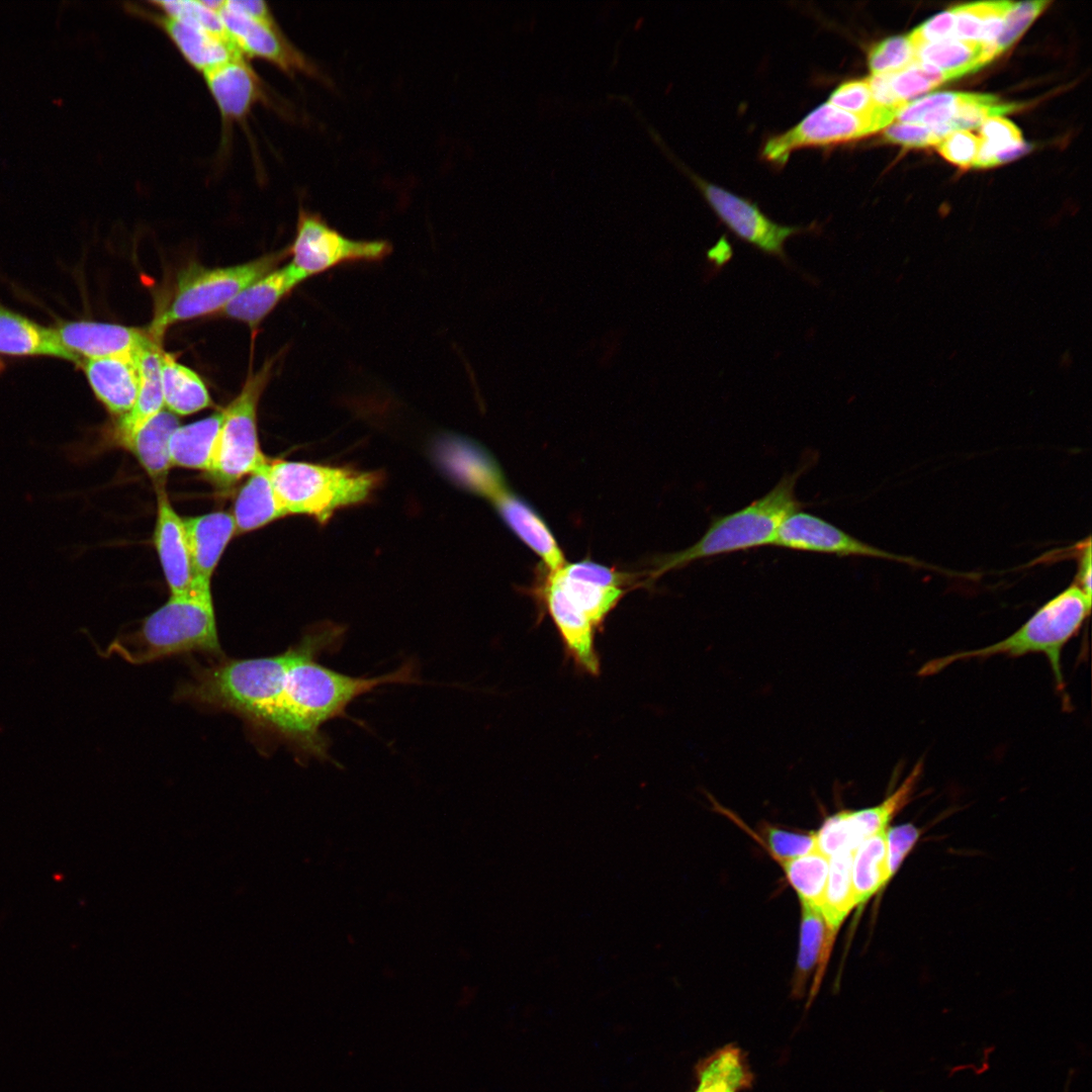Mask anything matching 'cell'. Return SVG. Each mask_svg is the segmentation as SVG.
Instances as JSON below:
<instances>
[{
  "mask_svg": "<svg viewBox=\"0 0 1092 1092\" xmlns=\"http://www.w3.org/2000/svg\"><path fill=\"white\" fill-rule=\"evenodd\" d=\"M345 628L322 623L280 654L260 731L287 744L301 759H327L329 742L322 726L347 717L348 705L359 696L387 684H420L415 665L375 677H353L320 664L316 658L338 649Z\"/></svg>",
  "mask_w": 1092,
  "mask_h": 1092,
  "instance_id": "6da1fadb",
  "label": "cell"
},
{
  "mask_svg": "<svg viewBox=\"0 0 1092 1092\" xmlns=\"http://www.w3.org/2000/svg\"><path fill=\"white\" fill-rule=\"evenodd\" d=\"M813 462L815 458L809 456L761 497L740 510L714 517L693 545L654 559L649 577L654 579L705 558L772 545L785 519L803 507L796 496V486Z\"/></svg>",
  "mask_w": 1092,
  "mask_h": 1092,
  "instance_id": "7a4b0ae2",
  "label": "cell"
},
{
  "mask_svg": "<svg viewBox=\"0 0 1092 1092\" xmlns=\"http://www.w3.org/2000/svg\"><path fill=\"white\" fill-rule=\"evenodd\" d=\"M111 649L132 664L190 652L223 657L210 582L197 581L186 594L170 595L138 629L115 639Z\"/></svg>",
  "mask_w": 1092,
  "mask_h": 1092,
  "instance_id": "3957f363",
  "label": "cell"
},
{
  "mask_svg": "<svg viewBox=\"0 0 1092 1092\" xmlns=\"http://www.w3.org/2000/svg\"><path fill=\"white\" fill-rule=\"evenodd\" d=\"M1090 612L1091 597L1076 583H1072L1041 606L1010 636L989 646L933 658L921 666L918 674L933 675L960 661L998 655L1019 657L1039 653L1050 662L1057 689L1064 692L1062 652L1066 644L1078 634Z\"/></svg>",
  "mask_w": 1092,
  "mask_h": 1092,
  "instance_id": "277c9868",
  "label": "cell"
},
{
  "mask_svg": "<svg viewBox=\"0 0 1092 1092\" xmlns=\"http://www.w3.org/2000/svg\"><path fill=\"white\" fill-rule=\"evenodd\" d=\"M267 473L286 516L307 515L320 523L368 499L382 478L378 472L287 460H268Z\"/></svg>",
  "mask_w": 1092,
  "mask_h": 1092,
  "instance_id": "5b68a950",
  "label": "cell"
},
{
  "mask_svg": "<svg viewBox=\"0 0 1092 1092\" xmlns=\"http://www.w3.org/2000/svg\"><path fill=\"white\" fill-rule=\"evenodd\" d=\"M288 254L289 250L285 249L231 267L188 266L179 275L172 300L156 316L150 334L160 341L172 324L223 309L247 286L276 269Z\"/></svg>",
  "mask_w": 1092,
  "mask_h": 1092,
  "instance_id": "8992f818",
  "label": "cell"
},
{
  "mask_svg": "<svg viewBox=\"0 0 1092 1092\" xmlns=\"http://www.w3.org/2000/svg\"><path fill=\"white\" fill-rule=\"evenodd\" d=\"M269 368L252 374L243 389L225 407L216 441L210 478L222 488L250 475L268 459L262 453L257 432L259 398L268 379Z\"/></svg>",
  "mask_w": 1092,
  "mask_h": 1092,
  "instance_id": "52a82bcc",
  "label": "cell"
},
{
  "mask_svg": "<svg viewBox=\"0 0 1092 1092\" xmlns=\"http://www.w3.org/2000/svg\"><path fill=\"white\" fill-rule=\"evenodd\" d=\"M896 116L897 111L884 107L862 116L824 103L789 130L769 139L762 148V158L784 165L798 149L857 140L886 128Z\"/></svg>",
  "mask_w": 1092,
  "mask_h": 1092,
  "instance_id": "ba28073f",
  "label": "cell"
},
{
  "mask_svg": "<svg viewBox=\"0 0 1092 1092\" xmlns=\"http://www.w3.org/2000/svg\"><path fill=\"white\" fill-rule=\"evenodd\" d=\"M288 250L292 256L290 263L306 279L345 263L380 261L391 253L392 247L387 241L347 238L318 213L301 208L295 238Z\"/></svg>",
  "mask_w": 1092,
  "mask_h": 1092,
  "instance_id": "9c48e42d",
  "label": "cell"
},
{
  "mask_svg": "<svg viewBox=\"0 0 1092 1092\" xmlns=\"http://www.w3.org/2000/svg\"><path fill=\"white\" fill-rule=\"evenodd\" d=\"M693 181L706 201L726 226L740 240L762 253L788 262L786 241L796 235L812 232L814 226L783 225L767 217L758 206L722 187L698 176Z\"/></svg>",
  "mask_w": 1092,
  "mask_h": 1092,
  "instance_id": "30bf717a",
  "label": "cell"
},
{
  "mask_svg": "<svg viewBox=\"0 0 1092 1092\" xmlns=\"http://www.w3.org/2000/svg\"><path fill=\"white\" fill-rule=\"evenodd\" d=\"M218 14L230 41L244 58L266 61L286 74L302 72L323 79L317 67L281 31L275 20L253 18L221 1Z\"/></svg>",
  "mask_w": 1092,
  "mask_h": 1092,
  "instance_id": "8fae6325",
  "label": "cell"
},
{
  "mask_svg": "<svg viewBox=\"0 0 1092 1092\" xmlns=\"http://www.w3.org/2000/svg\"><path fill=\"white\" fill-rule=\"evenodd\" d=\"M772 546L794 551L831 554L839 557H875L911 565H923L914 558L887 552L868 544L822 518L798 510L780 526Z\"/></svg>",
  "mask_w": 1092,
  "mask_h": 1092,
  "instance_id": "7c38bea8",
  "label": "cell"
},
{
  "mask_svg": "<svg viewBox=\"0 0 1092 1092\" xmlns=\"http://www.w3.org/2000/svg\"><path fill=\"white\" fill-rule=\"evenodd\" d=\"M55 329L61 343L77 364L86 360L136 354L152 342H160L149 330L117 324L66 321Z\"/></svg>",
  "mask_w": 1092,
  "mask_h": 1092,
  "instance_id": "4fadbf2b",
  "label": "cell"
},
{
  "mask_svg": "<svg viewBox=\"0 0 1092 1092\" xmlns=\"http://www.w3.org/2000/svg\"><path fill=\"white\" fill-rule=\"evenodd\" d=\"M202 75L225 127L244 120L256 104L269 100L263 82L243 56Z\"/></svg>",
  "mask_w": 1092,
  "mask_h": 1092,
  "instance_id": "5bb4252c",
  "label": "cell"
},
{
  "mask_svg": "<svg viewBox=\"0 0 1092 1092\" xmlns=\"http://www.w3.org/2000/svg\"><path fill=\"white\" fill-rule=\"evenodd\" d=\"M154 544L170 595H183L197 582L191 563L183 519L175 512L163 487L158 488Z\"/></svg>",
  "mask_w": 1092,
  "mask_h": 1092,
  "instance_id": "9a60e30c",
  "label": "cell"
},
{
  "mask_svg": "<svg viewBox=\"0 0 1092 1092\" xmlns=\"http://www.w3.org/2000/svg\"><path fill=\"white\" fill-rule=\"evenodd\" d=\"M564 644L567 654L584 672L598 675L601 662L596 650L594 625L565 600L558 587L545 575L536 589Z\"/></svg>",
  "mask_w": 1092,
  "mask_h": 1092,
  "instance_id": "2e32d148",
  "label": "cell"
},
{
  "mask_svg": "<svg viewBox=\"0 0 1092 1092\" xmlns=\"http://www.w3.org/2000/svg\"><path fill=\"white\" fill-rule=\"evenodd\" d=\"M79 365L108 413L119 419L132 408L140 385L135 354L86 360Z\"/></svg>",
  "mask_w": 1092,
  "mask_h": 1092,
  "instance_id": "e0dca14e",
  "label": "cell"
},
{
  "mask_svg": "<svg viewBox=\"0 0 1092 1092\" xmlns=\"http://www.w3.org/2000/svg\"><path fill=\"white\" fill-rule=\"evenodd\" d=\"M130 9L158 25L175 44L185 61L202 74L242 56L230 40L211 35L159 11L153 12L142 7H130Z\"/></svg>",
  "mask_w": 1092,
  "mask_h": 1092,
  "instance_id": "ac0fdd59",
  "label": "cell"
},
{
  "mask_svg": "<svg viewBox=\"0 0 1092 1092\" xmlns=\"http://www.w3.org/2000/svg\"><path fill=\"white\" fill-rule=\"evenodd\" d=\"M853 853L854 849H844L833 854L829 859L828 880L820 909L826 935L810 992L811 1000L818 992L837 932L847 915L855 908L851 880Z\"/></svg>",
  "mask_w": 1092,
  "mask_h": 1092,
  "instance_id": "d6986e66",
  "label": "cell"
},
{
  "mask_svg": "<svg viewBox=\"0 0 1092 1092\" xmlns=\"http://www.w3.org/2000/svg\"><path fill=\"white\" fill-rule=\"evenodd\" d=\"M490 500L508 527L542 559L548 571L554 572L566 563L547 524L530 504L509 488Z\"/></svg>",
  "mask_w": 1092,
  "mask_h": 1092,
  "instance_id": "ffe728a7",
  "label": "cell"
},
{
  "mask_svg": "<svg viewBox=\"0 0 1092 1092\" xmlns=\"http://www.w3.org/2000/svg\"><path fill=\"white\" fill-rule=\"evenodd\" d=\"M162 351L155 341L135 354L140 373L138 395L132 408L116 419L111 439L122 445L148 420L163 410L164 398L161 382Z\"/></svg>",
  "mask_w": 1092,
  "mask_h": 1092,
  "instance_id": "44dd1931",
  "label": "cell"
},
{
  "mask_svg": "<svg viewBox=\"0 0 1092 1092\" xmlns=\"http://www.w3.org/2000/svg\"><path fill=\"white\" fill-rule=\"evenodd\" d=\"M196 580L210 582L212 573L233 536L232 514L212 512L183 519Z\"/></svg>",
  "mask_w": 1092,
  "mask_h": 1092,
  "instance_id": "7402d4cb",
  "label": "cell"
},
{
  "mask_svg": "<svg viewBox=\"0 0 1092 1092\" xmlns=\"http://www.w3.org/2000/svg\"><path fill=\"white\" fill-rule=\"evenodd\" d=\"M0 355L10 357H54L74 362L55 328L34 321L0 304Z\"/></svg>",
  "mask_w": 1092,
  "mask_h": 1092,
  "instance_id": "603a6c76",
  "label": "cell"
},
{
  "mask_svg": "<svg viewBox=\"0 0 1092 1092\" xmlns=\"http://www.w3.org/2000/svg\"><path fill=\"white\" fill-rule=\"evenodd\" d=\"M305 277L291 264L274 269L242 290L222 309L234 320L256 327Z\"/></svg>",
  "mask_w": 1092,
  "mask_h": 1092,
  "instance_id": "cb8c5ba5",
  "label": "cell"
},
{
  "mask_svg": "<svg viewBox=\"0 0 1092 1092\" xmlns=\"http://www.w3.org/2000/svg\"><path fill=\"white\" fill-rule=\"evenodd\" d=\"M179 427L176 415L168 410L148 420L122 445L134 455L158 488L163 487L169 469V441Z\"/></svg>",
  "mask_w": 1092,
  "mask_h": 1092,
  "instance_id": "d4e9b609",
  "label": "cell"
},
{
  "mask_svg": "<svg viewBox=\"0 0 1092 1092\" xmlns=\"http://www.w3.org/2000/svg\"><path fill=\"white\" fill-rule=\"evenodd\" d=\"M267 463L249 475L236 495L232 514L236 534L254 531L286 516L269 479Z\"/></svg>",
  "mask_w": 1092,
  "mask_h": 1092,
  "instance_id": "484cf974",
  "label": "cell"
},
{
  "mask_svg": "<svg viewBox=\"0 0 1092 1092\" xmlns=\"http://www.w3.org/2000/svg\"><path fill=\"white\" fill-rule=\"evenodd\" d=\"M222 418L223 412L220 411L194 423L179 426L169 441L171 465L208 473Z\"/></svg>",
  "mask_w": 1092,
  "mask_h": 1092,
  "instance_id": "4316f807",
  "label": "cell"
},
{
  "mask_svg": "<svg viewBox=\"0 0 1092 1092\" xmlns=\"http://www.w3.org/2000/svg\"><path fill=\"white\" fill-rule=\"evenodd\" d=\"M161 382L164 405L176 416H188L211 405L202 379L166 353H162Z\"/></svg>",
  "mask_w": 1092,
  "mask_h": 1092,
  "instance_id": "83f0119b",
  "label": "cell"
},
{
  "mask_svg": "<svg viewBox=\"0 0 1092 1092\" xmlns=\"http://www.w3.org/2000/svg\"><path fill=\"white\" fill-rule=\"evenodd\" d=\"M887 829L866 838L854 849L851 880L855 907L867 903L891 881L888 869Z\"/></svg>",
  "mask_w": 1092,
  "mask_h": 1092,
  "instance_id": "f1b7e54d",
  "label": "cell"
},
{
  "mask_svg": "<svg viewBox=\"0 0 1092 1092\" xmlns=\"http://www.w3.org/2000/svg\"><path fill=\"white\" fill-rule=\"evenodd\" d=\"M921 771L922 764L919 761L898 789L881 803L869 808L845 810L848 828L855 846L890 826L891 820L910 801Z\"/></svg>",
  "mask_w": 1092,
  "mask_h": 1092,
  "instance_id": "f546056e",
  "label": "cell"
},
{
  "mask_svg": "<svg viewBox=\"0 0 1092 1092\" xmlns=\"http://www.w3.org/2000/svg\"><path fill=\"white\" fill-rule=\"evenodd\" d=\"M546 575L558 587L570 606L583 615L597 630L627 592L622 587L604 586L569 578L558 570L547 571Z\"/></svg>",
  "mask_w": 1092,
  "mask_h": 1092,
  "instance_id": "4dcf8cb0",
  "label": "cell"
},
{
  "mask_svg": "<svg viewBox=\"0 0 1092 1092\" xmlns=\"http://www.w3.org/2000/svg\"><path fill=\"white\" fill-rule=\"evenodd\" d=\"M698 1077L696 1092H739L752 1083L745 1056L733 1044L725 1045L705 1059L698 1067Z\"/></svg>",
  "mask_w": 1092,
  "mask_h": 1092,
  "instance_id": "1f68e13d",
  "label": "cell"
},
{
  "mask_svg": "<svg viewBox=\"0 0 1092 1092\" xmlns=\"http://www.w3.org/2000/svg\"><path fill=\"white\" fill-rule=\"evenodd\" d=\"M915 58L939 69L947 81L976 72L986 65L980 42L956 38L922 44L915 50Z\"/></svg>",
  "mask_w": 1092,
  "mask_h": 1092,
  "instance_id": "d6a6232c",
  "label": "cell"
},
{
  "mask_svg": "<svg viewBox=\"0 0 1092 1092\" xmlns=\"http://www.w3.org/2000/svg\"><path fill=\"white\" fill-rule=\"evenodd\" d=\"M829 859L830 857L814 849L797 858L779 862L801 905L821 909L829 874Z\"/></svg>",
  "mask_w": 1092,
  "mask_h": 1092,
  "instance_id": "836d02e7",
  "label": "cell"
},
{
  "mask_svg": "<svg viewBox=\"0 0 1092 1092\" xmlns=\"http://www.w3.org/2000/svg\"><path fill=\"white\" fill-rule=\"evenodd\" d=\"M825 923L818 908L801 905L799 951L793 976L794 997L804 995L811 973L818 967L825 942Z\"/></svg>",
  "mask_w": 1092,
  "mask_h": 1092,
  "instance_id": "e575fe53",
  "label": "cell"
},
{
  "mask_svg": "<svg viewBox=\"0 0 1092 1092\" xmlns=\"http://www.w3.org/2000/svg\"><path fill=\"white\" fill-rule=\"evenodd\" d=\"M150 4L160 13L230 40L218 12L209 8L204 0H160Z\"/></svg>",
  "mask_w": 1092,
  "mask_h": 1092,
  "instance_id": "d590c367",
  "label": "cell"
},
{
  "mask_svg": "<svg viewBox=\"0 0 1092 1092\" xmlns=\"http://www.w3.org/2000/svg\"><path fill=\"white\" fill-rule=\"evenodd\" d=\"M947 81L936 67L915 60L907 68L889 74L890 87L896 98L904 103L907 99L925 93Z\"/></svg>",
  "mask_w": 1092,
  "mask_h": 1092,
  "instance_id": "8d00e7d4",
  "label": "cell"
},
{
  "mask_svg": "<svg viewBox=\"0 0 1092 1092\" xmlns=\"http://www.w3.org/2000/svg\"><path fill=\"white\" fill-rule=\"evenodd\" d=\"M980 149L974 163L977 168H989L997 152L1022 142L1019 128L1001 116L986 119L980 125Z\"/></svg>",
  "mask_w": 1092,
  "mask_h": 1092,
  "instance_id": "74e56055",
  "label": "cell"
},
{
  "mask_svg": "<svg viewBox=\"0 0 1092 1092\" xmlns=\"http://www.w3.org/2000/svg\"><path fill=\"white\" fill-rule=\"evenodd\" d=\"M915 50L907 36H893L876 43L869 52L872 75L893 74L911 65Z\"/></svg>",
  "mask_w": 1092,
  "mask_h": 1092,
  "instance_id": "f35d334b",
  "label": "cell"
},
{
  "mask_svg": "<svg viewBox=\"0 0 1092 1092\" xmlns=\"http://www.w3.org/2000/svg\"><path fill=\"white\" fill-rule=\"evenodd\" d=\"M558 571L569 578L589 581L604 586L622 587L627 590L634 584H641L636 579L635 574L618 571L615 568L590 560L565 563Z\"/></svg>",
  "mask_w": 1092,
  "mask_h": 1092,
  "instance_id": "ab89813d",
  "label": "cell"
},
{
  "mask_svg": "<svg viewBox=\"0 0 1092 1092\" xmlns=\"http://www.w3.org/2000/svg\"><path fill=\"white\" fill-rule=\"evenodd\" d=\"M763 835L778 862L797 858L816 849L815 832L801 833L766 825Z\"/></svg>",
  "mask_w": 1092,
  "mask_h": 1092,
  "instance_id": "60d3db41",
  "label": "cell"
},
{
  "mask_svg": "<svg viewBox=\"0 0 1092 1092\" xmlns=\"http://www.w3.org/2000/svg\"><path fill=\"white\" fill-rule=\"evenodd\" d=\"M1049 4V1L1013 2L995 42L997 56L1014 43Z\"/></svg>",
  "mask_w": 1092,
  "mask_h": 1092,
  "instance_id": "b9f144b4",
  "label": "cell"
},
{
  "mask_svg": "<svg viewBox=\"0 0 1092 1092\" xmlns=\"http://www.w3.org/2000/svg\"><path fill=\"white\" fill-rule=\"evenodd\" d=\"M827 103L862 116L870 115L881 107L872 96L868 79L851 80L840 84L830 94Z\"/></svg>",
  "mask_w": 1092,
  "mask_h": 1092,
  "instance_id": "7bdbcfd3",
  "label": "cell"
},
{
  "mask_svg": "<svg viewBox=\"0 0 1092 1092\" xmlns=\"http://www.w3.org/2000/svg\"><path fill=\"white\" fill-rule=\"evenodd\" d=\"M816 849L828 857L844 849H855L848 828L845 810L828 816L815 832Z\"/></svg>",
  "mask_w": 1092,
  "mask_h": 1092,
  "instance_id": "ee69618b",
  "label": "cell"
},
{
  "mask_svg": "<svg viewBox=\"0 0 1092 1092\" xmlns=\"http://www.w3.org/2000/svg\"><path fill=\"white\" fill-rule=\"evenodd\" d=\"M980 145V138L969 130H954L936 146L939 154L948 162L968 168L974 165Z\"/></svg>",
  "mask_w": 1092,
  "mask_h": 1092,
  "instance_id": "f6af8a7d",
  "label": "cell"
},
{
  "mask_svg": "<svg viewBox=\"0 0 1092 1092\" xmlns=\"http://www.w3.org/2000/svg\"><path fill=\"white\" fill-rule=\"evenodd\" d=\"M921 830L914 824L905 823L888 827L886 831L888 869L890 879L896 875L904 859L918 841Z\"/></svg>",
  "mask_w": 1092,
  "mask_h": 1092,
  "instance_id": "bcb514c9",
  "label": "cell"
},
{
  "mask_svg": "<svg viewBox=\"0 0 1092 1092\" xmlns=\"http://www.w3.org/2000/svg\"><path fill=\"white\" fill-rule=\"evenodd\" d=\"M954 25L956 16L951 8L928 19L915 28L907 37L914 50H916L925 43L953 38Z\"/></svg>",
  "mask_w": 1092,
  "mask_h": 1092,
  "instance_id": "7dc6e473",
  "label": "cell"
},
{
  "mask_svg": "<svg viewBox=\"0 0 1092 1092\" xmlns=\"http://www.w3.org/2000/svg\"><path fill=\"white\" fill-rule=\"evenodd\" d=\"M884 136L887 141L904 147H926L941 142L931 126L917 123L897 122L888 125Z\"/></svg>",
  "mask_w": 1092,
  "mask_h": 1092,
  "instance_id": "c3c4849f",
  "label": "cell"
},
{
  "mask_svg": "<svg viewBox=\"0 0 1092 1092\" xmlns=\"http://www.w3.org/2000/svg\"><path fill=\"white\" fill-rule=\"evenodd\" d=\"M956 16L953 38L979 42L985 2L971 3L952 8Z\"/></svg>",
  "mask_w": 1092,
  "mask_h": 1092,
  "instance_id": "681fc988",
  "label": "cell"
},
{
  "mask_svg": "<svg viewBox=\"0 0 1092 1092\" xmlns=\"http://www.w3.org/2000/svg\"><path fill=\"white\" fill-rule=\"evenodd\" d=\"M961 92H937L907 103L897 114V119L905 123H918L930 109L956 103L961 99Z\"/></svg>",
  "mask_w": 1092,
  "mask_h": 1092,
  "instance_id": "f907efd6",
  "label": "cell"
},
{
  "mask_svg": "<svg viewBox=\"0 0 1092 1092\" xmlns=\"http://www.w3.org/2000/svg\"><path fill=\"white\" fill-rule=\"evenodd\" d=\"M1091 541L1090 537L1087 538L1086 543L1083 544V548L1079 557L1078 571L1076 575V583L1086 595L1091 597Z\"/></svg>",
  "mask_w": 1092,
  "mask_h": 1092,
  "instance_id": "816d5d0a",
  "label": "cell"
},
{
  "mask_svg": "<svg viewBox=\"0 0 1092 1092\" xmlns=\"http://www.w3.org/2000/svg\"><path fill=\"white\" fill-rule=\"evenodd\" d=\"M1031 149H1032L1031 145H1029V144L1022 141V142H1020L1018 144H1015V145L1010 146V147H1008V148H1006L1004 150H1001V151L997 152L996 154H994V156L992 158L991 167H994V166H997V165H1000V164H1003V163L1010 162V161H1012V160H1014V159L1028 153Z\"/></svg>",
  "mask_w": 1092,
  "mask_h": 1092,
  "instance_id": "f5cc1de1",
  "label": "cell"
},
{
  "mask_svg": "<svg viewBox=\"0 0 1092 1092\" xmlns=\"http://www.w3.org/2000/svg\"><path fill=\"white\" fill-rule=\"evenodd\" d=\"M707 255L710 261L721 267L732 257V248L726 238L723 237L708 251Z\"/></svg>",
  "mask_w": 1092,
  "mask_h": 1092,
  "instance_id": "db71d44e",
  "label": "cell"
},
{
  "mask_svg": "<svg viewBox=\"0 0 1092 1092\" xmlns=\"http://www.w3.org/2000/svg\"><path fill=\"white\" fill-rule=\"evenodd\" d=\"M1072 362H1073V358H1072L1071 352H1070V350H1066L1060 357V367L1064 368V369H1068V368L1071 367Z\"/></svg>",
  "mask_w": 1092,
  "mask_h": 1092,
  "instance_id": "11a10c76",
  "label": "cell"
},
{
  "mask_svg": "<svg viewBox=\"0 0 1092 1092\" xmlns=\"http://www.w3.org/2000/svg\"><path fill=\"white\" fill-rule=\"evenodd\" d=\"M4 368H5L4 362L0 359V373L4 370Z\"/></svg>",
  "mask_w": 1092,
  "mask_h": 1092,
  "instance_id": "9f6ffc18",
  "label": "cell"
}]
</instances>
